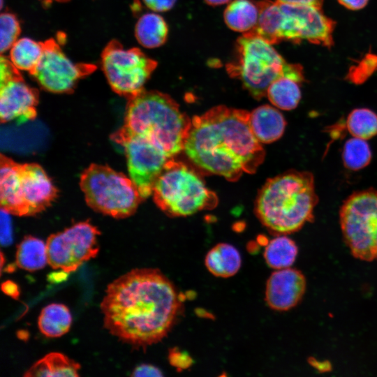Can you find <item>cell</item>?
<instances>
[{"instance_id":"6da1fadb","label":"cell","mask_w":377,"mask_h":377,"mask_svg":"<svg viewBox=\"0 0 377 377\" xmlns=\"http://www.w3.org/2000/svg\"><path fill=\"white\" fill-rule=\"evenodd\" d=\"M180 308L174 285L156 268H136L118 277L108 285L101 302L109 332L144 350L168 335Z\"/></svg>"},{"instance_id":"7a4b0ae2","label":"cell","mask_w":377,"mask_h":377,"mask_svg":"<svg viewBox=\"0 0 377 377\" xmlns=\"http://www.w3.org/2000/svg\"><path fill=\"white\" fill-rule=\"evenodd\" d=\"M244 110L214 107L191 119L184 150L200 168L237 181L262 164L265 150L254 135Z\"/></svg>"},{"instance_id":"3957f363","label":"cell","mask_w":377,"mask_h":377,"mask_svg":"<svg viewBox=\"0 0 377 377\" xmlns=\"http://www.w3.org/2000/svg\"><path fill=\"white\" fill-rule=\"evenodd\" d=\"M318 202L313 174L288 170L265 183L258 194L255 210L270 232L288 235L313 220Z\"/></svg>"},{"instance_id":"277c9868","label":"cell","mask_w":377,"mask_h":377,"mask_svg":"<svg viewBox=\"0 0 377 377\" xmlns=\"http://www.w3.org/2000/svg\"><path fill=\"white\" fill-rule=\"evenodd\" d=\"M127 100L119 131L143 138L170 159L184 150L191 119L171 96L143 89Z\"/></svg>"},{"instance_id":"5b68a950","label":"cell","mask_w":377,"mask_h":377,"mask_svg":"<svg viewBox=\"0 0 377 377\" xmlns=\"http://www.w3.org/2000/svg\"><path fill=\"white\" fill-rule=\"evenodd\" d=\"M256 3L259 10L258 23L243 34L259 37L272 45L283 40L295 43L306 40L326 47L333 45L335 22L325 16L321 8L271 0Z\"/></svg>"},{"instance_id":"8992f818","label":"cell","mask_w":377,"mask_h":377,"mask_svg":"<svg viewBox=\"0 0 377 377\" xmlns=\"http://www.w3.org/2000/svg\"><path fill=\"white\" fill-rule=\"evenodd\" d=\"M226 71L257 100L265 96L270 84L279 78L304 81L300 64L286 62L272 44L245 34L237 40L235 58L226 64Z\"/></svg>"},{"instance_id":"52a82bcc","label":"cell","mask_w":377,"mask_h":377,"mask_svg":"<svg viewBox=\"0 0 377 377\" xmlns=\"http://www.w3.org/2000/svg\"><path fill=\"white\" fill-rule=\"evenodd\" d=\"M57 191L42 167L18 163L1 154V209L20 216L34 215L46 209Z\"/></svg>"},{"instance_id":"ba28073f","label":"cell","mask_w":377,"mask_h":377,"mask_svg":"<svg viewBox=\"0 0 377 377\" xmlns=\"http://www.w3.org/2000/svg\"><path fill=\"white\" fill-rule=\"evenodd\" d=\"M156 205L168 216H186L218 204L216 195L193 170L172 158L156 178L152 191Z\"/></svg>"},{"instance_id":"9c48e42d","label":"cell","mask_w":377,"mask_h":377,"mask_svg":"<svg viewBox=\"0 0 377 377\" xmlns=\"http://www.w3.org/2000/svg\"><path fill=\"white\" fill-rule=\"evenodd\" d=\"M80 186L91 208L114 218L132 215L142 200L131 177L107 165H90L82 173Z\"/></svg>"},{"instance_id":"30bf717a","label":"cell","mask_w":377,"mask_h":377,"mask_svg":"<svg viewBox=\"0 0 377 377\" xmlns=\"http://www.w3.org/2000/svg\"><path fill=\"white\" fill-rule=\"evenodd\" d=\"M339 221L352 255L363 261L377 260V190L371 188L349 195L340 208Z\"/></svg>"},{"instance_id":"8fae6325","label":"cell","mask_w":377,"mask_h":377,"mask_svg":"<svg viewBox=\"0 0 377 377\" xmlns=\"http://www.w3.org/2000/svg\"><path fill=\"white\" fill-rule=\"evenodd\" d=\"M156 66L140 49H125L117 40L109 42L101 53V67L110 86L126 98L144 89Z\"/></svg>"},{"instance_id":"7c38bea8","label":"cell","mask_w":377,"mask_h":377,"mask_svg":"<svg viewBox=\"0 0 377 377\" xmlns=\"http://www.w3.org/2000/svg\"><path fill=\"white\" fill-rule=\"evenodd\" d=\"M98 235L100 231L89 221L77 223L51 235L46 241L48 265L68 273L75 271L97 256Z\"/></svg>"},{"instance_id":"4fadbf2b","label":"cell","mask_w":377,"mask_h":377,"mask_svg":"<svg viewBox=\"0 0 377 377\" xmlns=\"http://www.w3.org/2000/svg\"><path fill=\"white\" fill-rule=\"evenodd\" d=\"M111 138L124 147L130 177L142 198H148L152 194L156 178L170 158L156 147L137 135L118 130Z\"/></svg>"},{"instance_id":"5bb4252c","label":"cell","mask_w":377,"mask_h":377,"mask_svg":"<svg viewBox=\"0 0 377 377\" xmlns=\"http://www.w3.org/2000/svg\"><path fill=\"white\" fill-rule=\"evenodd\" d=\"M43 45L42 57L30 75L46 91L60 94L72 92L79 80L96 68L93 64L71 61L52 38L44 41Z\"/></svg>"},{"instance_id":"9a60e30c","label":"cell","mask_w":377,"mask_h":377,"mask_svg":"<svg viewBox=\"0 0 377 377\" xmlns=\"http://www.w3.org/2000/svg\"><path fill=\"white\" fill-rule=\"evenodd\" d=\"M38 92L28 86L20 71L0 78V119L1 123L18 124L34 120L36 115Z\"/></svg>"},{"instance_id":"2e32d148","label":"cell","mask_w":377,"mask_h":377,"mask_svg":"<svg viewBox=\"0 0 377 377\" xmlns=\"http://www.w3.org/2000/svg\"><path fill=\"white\" fill-rule=\"evenodd\" d=\"M306 287L305 276L300 270L290 267L277 269L267 279L265 302L273 310L288 311L300 303Z\"/></svg>"},{"instance_id":"e0dca14e","label":"cell","mask_w":377,"mask_h":377,"mask_svg":"<svg viewBox=\"0 0 377 377\" xmlns=\"http://www.w3.org/2000/svg\"><path fill=\"white\" fill-rule=\"evenodd\" d=\"M251 128L260 143H271L283 134L286 121L279 110L268 105H261L250 112Z\"/></svg>"},{"instance_id":"ac0fdd59","label":"cell","mask_w":377,"mask_h":377,"mask_svg":"<svg viewBox=\"0 0 377 377\" xmlns=\"http://www.w3.org/2000/svg\"><path fill=\"white\" fill-rule=\"evenodd\" d=\"M205 264L207 270L214 276L228 278L239 270L242 258L234 246L228 243H219L207 252Z\"/></svg>"},{"instance_id":"d6986e66","label":"cell","mask_w":377,"mask_h":377,"mask_svg":"<svg viewBox=\"0 0 377 377\" xmlns=\"http://www.w3.org/2000/svg\"><path fill=\"white\" fill-rule=\"evenodd\" d=\"M80 364L63 353L52 352L36 361L24 374L25 377L79 376Z\"/></svg>"},{"instance_id":"ffe728a7","label":"cell","mask_w":377,"mask_h":377,"mask_svg":"<svg viewBox=\"0 0 377 377\" xmlns=\"http://www.w3.org/2000/svg\"><path fill=\"white\" fill-rule=\"evenodd\" d=\"M258 17V7L256 3L250 0H234L228 3L223 13L226 25L230 29L243 34L256 26Z\"/></svg>"},{"instance_id":"44dd1931","label":"cell","mask_w":377,"mask_h":377,"mask_svg":"<svg viewBox=\"0 0 377 377\" xmlns=\"http://www.w3.org/2000/svg\"><path fill=\"white\" fill-rule=\"evenodd\" d=\"M168 27L164 19L156 13L142 15L135 27L138 43L147 48H156L163 45L168 38Z\"/></svg>"},{"instance_id":"7402d4cb","label":"cell","mask_w":377,"mask_h":377,"mask_svg":"<svg viewBox=\"0 0 377 377\" xmlns=\"http://www.w3.org/2000/svg\"><path fill=\"white\" fill-rule=\"evenodd\" d=\"M72 323L68 308L63 304L52 303L40 311L38 325L40 332L47 337L56 338L67 333Z\"/></svg>"},{"instance_id":"603a6c76","label":"cell","mask_w":377,"mask_h":377,"mask_svg":"<svg viewBox=\"0 0 377 377\" xmlns=\"http://www.w3.org/2000/svg\"><path fill=\"white\" fill-rule=\"evenodd\" d=\"M15 263L29 272L43 268L48 264L46 243L35 237L26 236L17 246Z\"/></svg>"},{"instance_id":"cb8c5ba5","label":"cell","mask_w":377,"mask_h":377,"mask_svg":"<svg viewBox=\"0 0 377 377\" xmlns=\"http://www.w3.org/2000/svg\"><path fill=\"white\" fill-rule=\"evenodd\" d=\"M297 253L295 242L286 235H281L268 242L264 258L269 267L281 269L290 267L295 261Z\"/></svg>"},{"instance_id":"d4e9b609","label":"cell","mask_w":377,"mask_h":377,"mask_svg":"<svg viewBox=\"0 0 377 377\" xmlns=\"http://www.w3.org/2000/svg\"><path fill=\"white\" fill-rule=\"evenodd\" d=\"M300 84L290 77L279 78L270 84L266 96L276 108L284 110H293L301 99Z\"/></svg>"},{"instance_id":"484cf974","label":"cell","mask_w":377,"mask_h":377,"mask_svg":"<svg viewBox=\"0 0 377 377\" xmlns=\"http://www.w3.org/2000/svg\"><path fill=\"white\" fill-rule=\"evenodd\" d=\"M43 48V42L24 37L18 39L11 47L9 59L17 69L31 73L38 65Z\"/></svg>"},{"instance_id":"4316f807","label":"cell","mask_w":377,"mask_h":377,"mask_svg":"<svg viewBox=\"0 0 377 377\" xmlns=\"http://www.w3.org/2000/svg\"><path fill=\"white\" fill-rule=\"evenodd\" d=\"M346 127L355 138L371 139L377 135V114L368 108H356L348 114Z\"/></svg>"},{"instance_id":"83f0119b","label":"cell","mask_w":377,"mask_h":377,"mask_svg":"<svg viewBox=\"0 0 377 377\" xmlns=\"http://www.w3.org/2000/svg\"><path fill=\"white\" fill-rule=\"evenodd\" d=\"M344 166L350 170H360L367 166L371 160V151L365 140L353 138L348 140L343 149Z\"/></svg>"},{"instance_id":"f1b7e54d","label":"cell","mask_w":377,"mask_h":377,"mask_svg":"<svg viewBox=\"0 0 377 377\" xmlns=\"http://www.w3.org/2000/svg\"><path fill=\"white\" fill-rule=\"evenodd\" d=\"M21 29L20 23L15 15L2 13L0 16V50L3 54L10 50L18 40Z\"/></svg>"},{"instance_id":"f546056e","label":"cell","mask_w":377,"mask_h":377,"mask_svg":"<svg viewBox=\"0 0 377 377\" xmlns=\"http://www.w3.org/2000/svg\"><path fill=\"white\" fill-rule=\"evenodd\" d=\"M9 213L1 209V242L3 246L9 245L12 242V230Z\"/></svg>"},{"instance_id":"4dcf8cb0","label":"cell","mask_w":377,"mask_h":377,"mask_svg":"<svg viewBox=\"0 0 377 377\" xmlns=\"http://www.w3.org/2000/svg\"><path fill=\"white\" fill-rule=\"evenodd\" d=\"M131 376H163V373L158 367L152 364H142L133 369Z\"/></svg>"},{"instance_id":"1f68e13d","label":"cell","mask_w":377,"mask_h":377,"mask_svg":"<svg viewBox=\"0 0 377 377\" xmlns=\"http://www.w3.org/2000/svg\"><path fill=\"white\" fill-rule=\"evenodd\" d=\"M145 6L154 12H165L175 6L177 0H142Z\"/></svg>"},{"instance_id":"d6a6232c","label":"cell","mask_w":377,"mask_h":377,"mask_svg":"<svg viewBox=\"0 0 377 377\" xmlns=\"http://www.w3.org/2000/svg\"><path fill=\"white\" fill-rule=\"evenodd\" d=\"M1 290L6 295L14 299H17L20 295V290L17 283L10 280L2 283Z\"/></svg>"},{"instance_id":"836d02e7","label":"cell","mask_w":377,"mask_h":377,"mask_svg":"<svg viewBox=\"0 0 377 377\" xmlns=\"http://www.w3.org/2000/svg\"><path fill=\"white\" fill-rule=\"evenodd\" d=\"M369 0H338L340 4L350 10H360L363 8Z\"/></svg>"},{"instance_id":"e575fe53","label":"cell","mask_w":377,"mask_h":377,"mask_svg":"<svg viewBox=\"0 0 377 377\" xmlns=\"http://www.w3.org/2000/svg\"><path fill=\"white\" fill-rule=\"evenodd\" d=\"M279 2L291 3V4H302L313 6L318 8H321L323 0H276Z\"/></svg>"},{"instance_id":"d590c367","label":"cell","mask_w":377,"mask_h":377,"mask_svg":"<svg viewBox=\"0 0 377 377\" xmlns=\"http://www.w3.org/2000/svg\"><path fill=\"white\" fill-rule=\"evenodd\" d=\"M68 273L62 270L61 272H54L53 274H50V281L51 282H57V281H63L66 279L67 274Z\"/></svg>"},{"instance_id":"8d00e7d4","label":"cell","mask_w":377,"mask_h":377,"mask_svg":"<svg viewBox=\"0 0 377 377\" xmlns=\"http://www.w3.org/2000/svg\"><path fill=\"white\" fill-rule=\"evenodd\" d=\"M211 6H220L228 3L230 0H204Z\"/></svg>"},{"instance_id":"74e56055","label":"cell","mask_w":377,"mask_h":377,"mask_svg":"<svg viewBox=\"0 0 377 377\" xmlns=\"http://www.w3.org/2000/svg\"><path fill=\"white\" fill-rule=\"evenodd\" d=\"M45 2H52V1H57V2H67L70 0H42Z\"/></svg>"}]
</instances>
